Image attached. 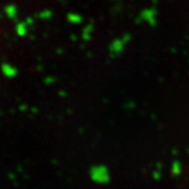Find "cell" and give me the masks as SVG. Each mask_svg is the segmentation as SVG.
<instances>
[{
	"label": "cell",
	"mask_w": 189,
	"mask_h": 189,
	"mask_svg": "<svg viewBox=\"0 0 189 189\" xmlns=\"http://www.w3.org/2000/svg\"><path fill=\"white\" fill-rule=\"evenodd\" d=\"M91 177L96 182H107L108 180V172L104 167H96L91 170Z\"/></svg>",
	"instance_id": "cell-1"
},
{
	"label": "cell",
	"mask_w": 189,
	"mask_h": 189,
	"mask_svg": "<svg viewBox=\"0 0 189 189\" xmlns=\"http://www.w3.org/2000/svg\"><path fill=\"white\" fill-rule=\"evenodd\" d=\"M142 18L153 25L154 21H156V12L153 10H146L142 12Z\"/></svg>",
	"instance_id": "cell-3"
},
{
	"label": "cell",
	"mask_w": 189,
	"mask_h": 189,
	"mask_svg": "<svg viewBox=\"0 0 189 189\" xmlns=\"http://www.w3.org/2000/svg\"><path fill=\"white\" fill-rule=\"evenodd\" d=\"M125 45V42L121 39H117L111 43L110 45V53L114 54V55H117V54H120L123 51Z\"/></svg>",
	"instance_id": "cell-2"
}]
</instances>
